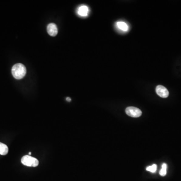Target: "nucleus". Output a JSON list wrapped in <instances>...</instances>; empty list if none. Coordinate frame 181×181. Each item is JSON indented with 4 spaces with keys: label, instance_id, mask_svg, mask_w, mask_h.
Masks as SVG:
<instances>
[{
    "label": "nucleus",
    "instance_id": "obj_4",
    "mask_svg": "<svg viewBox=\"0 0 181 181\" xmlns=\"http://www.w3.org/2000/svg\"><path fill=\"white\" fill-rule=\"evenodd\" d=\"M156 93L159 97L162 98H166L169 95V92L166 87L159 85L156 87Z\"/></svg>",
    "mask_w": 181,
    "mask_h": 181
},
{
    "label": "nucleus",
    "instance_id": "obj_5",
    "mask_svg": "<svg viewBox=\"0 0 181 181\" xmlns=\"http://www.w3.org/2000/svg\"><path fill=\"white\" fill-rule=\"evenodd\" d=\"M47 31L51 36H55L58 33L57 26L54 23L49 24L47 27Z\"/></svg>",
    "mask_w": 181,
    "mask_h": 181
},
{
    "label": "nucleus",
    "instance_id": "obj_8",
    "mask_svg": "<svg viewBox=\"0 0 181 181\" xmlns=\"http://www.w3.org/2000/svg\"><path fill=\"white\" fill-rule=\"evenodd\" d=\"M118 28L123 31H127L128 30V26L127 24L122 21H119L117 23Z\"/></svg>",
    "mask_w": 181,
    "mask_h": 181
},
{
    "label": "nucleus",
    "instance_id": "obj_12",
    "mask_svg": "<svg viewBox=\"0 0 181 181\" xmlns=\"http://www.w3.org/2000/svg\"><path fill=\"white\" fill-rule=\"evenodd\" d=\"M31 155V152H30L29 153V155Z\"/></svg>",
    "mask_w": 181,
    "mask_h": 181
},
{
    "label": "nucleus",
    "instance_id": "obj_7",
    "mask_svg": "<svg viewBox=\"0 0 181 181\" xmlns=\"http://www.w3.org/2000/svg\"><path fill=\"white\" fill-rule=\"evenodd\" d=\"M9 149L8 146L4 143L0 142V155H5L8 153Z\"/></svg>",
    "mask_w": 181,
    "mask_h": 181
},
{
    "label": "nucleus",
    "instance_id": "obj_11",
    "mask_svg": "<svg viewBox=\"0 0 181 181\" xmlns=\"http://www.w3.org/2000/svg\"><path fill=\"white\" fill-rule=\"evenodd\" d=\"M67 101H68V102H70V101H71V99L69 98V97H67Z\"/></svg>",
    "mask_w": 181,
    "mask_h": 181
},
{
    "label": "nucleus",
    "instance_id": "obj_10",
    "mask_svg": "<svg viewBox=\"0 0 181 181\" xmlns=\"http://www.w3.org/2000/svg\"><path fill=\"white\" fill-rule=\"evenodd\" d=\"M157 169V166L155 164H153V165L149 166L146 168V170L152 172H155Z\"/></svg>",
    "mask_w": 181,
    "mask_h": 181
},
{
    "label": "nucleus",
    "instance_id": "obj_9",
    "mask_svg": "<svg viewBox=\"0 0 181 181\" xmlns=\"http://www.w3.org/2000/svg\"><path fill=\"white\" fill-rule=\"evenodd\" d=\"M166 169H167V165L165 163H164L162 166V169L160 170V172H159V174L161 176L164 177L166 175Z\"/></svg>",
    "mask_w": 181,
    "mask_h": 181
},
{
    "label": "nucleus",
    "instance_id": "obj_3",
    "mask_svg": "<svg viewBox=\"0 0 181 181\" xmlns=\"http://www.w3.org/2000/svg\"><path fill=\"white\" fill-rule=\"evenodd\" d=\"M125 112L127 115L135 118L140 117L142 115V111L138 108H136L135 107H127L126 109Z\"/></svg>",
    "mask_w": 181,
    "mask_h": 181
},
{
    "label": "nucleus",
    "instance_id": "obj_6",
    "mask_svg": "<svg viewBox=\"0 0 181 181\" xmlns=\"http://www.w3.org/2000/svg\"><path fill=\"white\" fill-rule=\"evenodd\" d=\"M77 13L80 16L86 17L88 15L89 8L87 6L85 5L80 6L77 9Z\"/></svg>",
    "mask_w": 181,
    "mask_h": 181
},
{
    "label": "nucleus",
    "instance_id": "obj_1",
    "mask_svg": "<svg viewBox=\"0 0 181 181\" xmlns=\"http://www.w3.org/2000/svg\"><path fill=\"white\" fill-rule=\"evenodd\" d=\"M12 73L14 77L20 80L24 77L26 73V69L22 63H17L12 67Z\"/></svg>",
    "mask_w": 181,
    "mask_h": 181
},
{
    "label": "nucleus",
    "instance_id": "obj_2",
    "mask_svg": "<svg viewBox=\"0 0 181 181\" xmlns=\"http://www.w3.org/2000/svg\"><path fill=\"white\" fill-rule=\"evenodd\" d=\"M21 162L24 165L30 167H36L39 164L38 159L32 157L29 155L23 156L21 159Z\"/></svg>",
    "mask_w": 181,
    "mask_h": 181
}]
</instances>
